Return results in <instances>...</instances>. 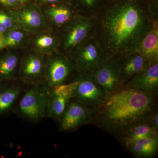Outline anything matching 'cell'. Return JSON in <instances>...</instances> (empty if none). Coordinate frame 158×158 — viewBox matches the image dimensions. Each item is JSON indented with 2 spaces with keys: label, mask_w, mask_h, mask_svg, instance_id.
<instances>
[{
  "label": "cell",
  "mask_w": 158,
  "mask_h": 158,
  "mask_svg": "<svg viewBox=\"0 0 158 158\" xmlns=\"http://www.w3.org/2000/svg\"><path fill=\"white\" fill-rule=\"evenodd\" d=\"M156 93L125 88L110 94L100 108V121L107 129L123 132L153 113Z\"/></svg>",
  "instance_id": "6da1fadb"
},
{
  "label": "cell",
  "mask_w": 158,
  "mask_h": 158,
  "mask_svg": "<svg viewBox=\"0 0 158 158\" xmlns=\"http://www.w3.org/2000/svg\"><path fill=\"white\" fill-rule=\"evenodd\" d=\"M146 23L145 15L135 4L125 3L113 8L104 20L108 44L116 52L131 51L147 27Z\"/></svg>",
  "instance_id": "7a4b0ae2"
},
{
  "label": "cell",
  "mask_w": 158,
  "mask_h": 158,
  "mask_svg": "<svg viewBox=\"0 0 158 158\" xmlns=\"http://www.w3.org/2000/svg\"><path fill=\"white\" fill-rule=\"evenodd\" d=\"M50 90L43 84L32 85L20 100L18 111L20 116L32 122L46 116Z\"/></svg>",
  "instance_id": "3957f363"
},
{
  "label": "cell",
  "mask_w": 158,
  "mask_h": 158,
  "mask_svg": "<svg viewBox=\"0 0 158 158\" xmlns=\"http://www.w3.org/2000/svg\"><path fill=\"white\" fill-rule=\"evenodd\" d=\"M79 73L72 82V99L82 104L99 110L106 98L104 90L94 81L93 74Z\"/></svg>",
  "instance_id": "277c9868"
},
{
  "label": "cell",
  "mask_w": 158,
  "mask_h": 158,
  "mask_svg": "<svg viewBox=\"0 0 158 158\" xmlns=\"http://www.w3.org/2000/svg\"><path fill=\"white\" fill-rule=\"evenodd\" d=\"M74 68L71 59L58 52L47 56L42 84L49 90L65 84Z\"/></svg>",
  "instance_id": "5b68a950"
},
{
  "label": "cell",
  "mask_w": 158,
  "mask_h": 158,
  "mask_svg": "<svg viewBox=\"0 0 158 158\" xmlns=\"http://www.w3.org/2000/svg\"><path fill=\"white\" fill-rule=\"evenodd\" d=\"M98 111V109L70 100L59 120V130L62 132L74 131L92 120Z\"/></svg>",
  "instance_id": "8992f818"
},
{
  "label": "cell",
  "mask_w": 158,
  "mask_h": 158,
  "mask_svg": "<svg viewBox=\"0 0 158 158\" xmlns=\"http://www.w3.org/2000/svg\"><path fill=\"white\" fill-rule=\"evenodd\" d=\"M46 57L35 51L21 58L18 79L26 85L42 84Z\"/></svg>",
  "instance_id": "52a82bcc"
},
{
  "label": "cell",
  "mask_w": 158,
  "mask_h": 158,
  "mask_svg": "<svg viewBox=\"0 0 158 158\" xmlns=\"http://www.w3.org/2000/svg\"><path fill=\"white\" fill-rule=\"evenodd\" d=\"M18 28L31 36L46 28L47 20L42 10L36 5H23L11 10Z\"/></svg>",
  "instance_id": "ba28073f"
},
{
  "label": "cell",
  "mask_w": 158,
  "mask_h": 158,
  "mask_svg": "<svg viewBox=\"0 0 158 158\" xmlns=\"http://www.w3.org/2000/svg\"><path fill=\"white\" fill-rule=\"evenodd\" d=\"M71 59L79 73L91 74L102 60L98 45L93 40H85L73 51Z\"/></svg>",
  "instance_id": "9c48e42d"
},
{
  "label": "cell",
  "mask_w": 158,
  "mask_h": 158,
  "mask_svg": "<svg viewBox=\"0 0 158 158\" xmlns=\"http://www.w3.org/2000/svg\"><path fill=\"white\" fill-rule=\"evenodd\" d=\"M93 77L95 83L104 90L106 98L118 90L122 82L119 65L109 60H102Z\"/></svg>",
  "instance_id": "30bf717a"
},
{
  "label": "cell",
  "mask_w": 158,
  "mask_h": 158,
  "mask_svg": "<svg viewBox=\"0 0 158 158\" xmlns=\"http://www.w3.org/2000/svg\"><path fill=\"white\" fill-rule=\"evenodd\" d=\"M72 82L64 84L50 90L46 116L59 122L69 102L72 99Z\"/></svg>",
  "instance_id": "8fae6325"
},
{
  "label": "cell",
  "mask_w": 158,
  "mask_h": 158,
  "mask_svg": "<svg viewBox=\"0 0 158 158\" xmlns=\"http://www.w3.org/2000/svg\"><path fill=\"white\" fill-rule=\"evenodd\" d=\"M65 26L63 48L67 51L74 50L85 41L91 29V25L86 19L78 17L73 18Z\"/></svg>",
  "instance_id": "7c38bea8"
},
{
  "label": "cell",
  "mask_w": 158,
  "mask_h": 158,
  "mask_svg": "<svg viewBox=\"0 0 158 158\" xmlns=\"http://www.w3.org/2000/svg\"><path fill=\"white\" fill-rule=\"evenodd\" d=\"M125 88L143 92H157L158 60L148 62L141 71L130 79Z\"/></svg>",
  "instance_id": "4fadbf2b"
},
{
  "label": "cell",
  "mask_w": 158,
  "mask_h": 158,
  "mask_svg": "<svg viewBox=\"0 0 158 158\" xmlns=\"http://www.w3.org/2000/svg\"><path fill=\"white\" fill-rule=\"evenodd\" d=\"M131 52L140 54L148 62L158 60V29L157 23H152L146 27Z\"/></svg>",
  "instance_id": "5bb4252c"
},
{
  "label": "cell",
  "mask_w": 158,
  "mask_h": 158,
  "mask_svg": "<svg viewBox=\"0 0 158 158\" xmlns=\"http://www.w3.org/2000/svg\"><path fill=\"white\" fill-rule=\"evenodd\" d=\"M31 36V44L35 52L45 56L58 52L60 40L53 31L46 28Z\"/></svg>",
  "instance_id": "9a60e30c"
},
{
  "label": "cell",
  "mask_w": 158,
  "mask_h": 158,
  "mask_svg": "<svg viewBox=\"0 0 158 158\" xmlns=\"http://www.w3.org/2000/svg\"><path fill=\"white\" fill-rule=\"evenodd\" d=\"M12 82L0 81V117L6 116L13 110L22 92V87L14 85Z\"/></svg>",
  "instance_id": "2e32d148"
},
{
  "label": "cell",
  "mask_w": 158,
  "mask_h": 158,
  "mask_svg": "<svg viewBox=\"0 0 158 158\" xmlns=\"http://www.w3.org/2000/svg\"><path fill=\"white\" fill-rule=\"evenodd\" d=\"M20 59L13 51L0 52V81H14L18 79Z\"/></svg>",
  "instance_id": "e0dca14e"
},
{
  "label": "cell",
  "mask_w": 158,
  "mask_h": 158,
  "mask_svg": "<svg viewBox=\"0 0 158 158\" xmlns=\"http://www.w3.org/2000/svg\"><path fill=\"white\" fill-rule=\"evenodd\" d=\"M148 118L133 125L123 131V142L127 148L138 140L158 135V131L152 127Z\"/></svg>",
  "instance_id": "ac0fdd59"
},
{
  "label": "cell",
  "mask_w": 158,
  "mask_h": 158,
  "mask_svg": "<svg viewBox=\"0 0 158 158\" xmlns=\"http://www.w3.org/2000/svg\"><path fill=\"white\" fill-rule=\"evenodd\" d=\"M47 21L57 27L66 25L73 18L72 11L64 6H50L43 11Z\"/></svg>",
  "instance_id": "d6986e66"
},
{
  "label": "cell",
  "mask_w": 158,
  "mask_h": 158,
  "mask_svg": "<svg viewBox=\"0 0 158 158\" xmlns=\"http://www.w3.org/2000/svg\"><path fill=\"white\" fill-rule=\"evenodd\" d=\"M127 148L138 157H152L157 152L158 135L138 140Z\"/></svg>",
  "instance_id": "ffe728a7"
},
{
  "label": "cell",
  "mask_w": 158,
  "mask_h": 158,
  "mask_svg": "<svg viewBox=\"0 0 158 158\" xmlns=\"http://www.w3.org/2000/svg\"><path fill=\"white\" fill-rule=\"evenodd\" d=\"M120 67L122 82L130 80L139 73L147 64L148 61L140 54L133 52Z\"/></svg>",
  "instance_id": "44dd1931"
},
{
  "label": "cell",
  "mask_w": 158,
  "mask_h": 158,
  "mask_svg": "<svg viewBox=\"0 0 158 158\" xmlns=\"http://www.w3.org/2000/svg\"><path fill=\"white\" fill-rule=\"evenodd\" d=\"M31 35L22 29L16 28L10 30L4 35L5 49L22 48L31 40Z\"/></svg>",
  "instance_id": "7402d4cb"
},
{
  "label": "cell",
  "mask_w": 158,
  "mask_h": 158,
  "mask_svg": "<svg viewBox=\"0 0 158 158\" xmlns=\"http://www.w3.org/2000/svg\"><path fill=\"white\" fill-rule=\"evenodd\" d=\"M18 28L10 9H0V34L5 35L10 30Z\"/></svg>",
  "instance_id": "603a6c76"
},
{
  "label": "cell",
  "mask_w": 158,
  "mask_h": 158,
  "mask_svg": "<svg viewBox=\"0 0 158 158\" xmlns=\"http://www.w3.org/2000/svg\"><path fill=\"white\" fill-rule=\"evenodd\" d=\"M0 4L4 9L14 10L22 6L20 0H0Z\"/></svg>",
  "instance_id": "cb8c5ba5"
},
{
  "label": "cell",
  "mask_w": 158,
  "mask_h": 158,
  "mask_svg": "<svg viewBox=\"0 0 158 158\" xmlns=\"http://www.w3.org/2000/svg\"><path fill=\"white\" fill-rule=\"evenodd\" d=\"M148 121L154 128L158 130V114L157 112L152 113L148 118Z\"/></svg>",
  "instance_id": "d4e9b609"
},
{
  "label": "cell",
  "mask_w": 158,
  "mask_h": 158,
  "mask_svg": "<svg viewBox=\"0 0 158 158\" xmlns=\"http://www.w3.org/2000/svg\"><path fill=\"white\" fill-rule=\"evenodd\" d=\"M5 49L4 35L0 34V52Z\"/></svg>",
  "instance_id": "484cf974"
},
{
  "label": "cell",
  "mask_w": 158,
  "mask_h": 158,
  "mask_svg": "<svg viewBox=\"0 0 158 158\" xmlns=\"http://www.w3.org/2000/svg\"><path fill=\"white\" fill-rule=\"evenodd\" d=\"M38 2L44 4L46 3H53L59 2L60 0H37Z\"/></svg>",
  "instance_id": "4316f807"
},
{
  "label": "cell",
  "mask_w": 158,
  "mask_h": 158,
  "mask_svg": "<svg viewBox=\"0 0 158 158\" xmlns=\"http://www.w3.org/2000/svg\"><path fill=\"white\" fill-rule=\"evenodd\" d=\"M84 1L87 5L89 6L93 5L94 2V0H84Z\"/></svg>",
  "instance_id": "83f0119b"
},
{
  "label": "cell",
  "mask_w": 158,
  "mask_h": 158,
  "mask_svg": "<svg viewBox=\"0 0 158 158\" xmlns=\"http://www.w3.org/2000/svg\"><path fill=\"white\" fill-rule=\"evenodd\" d=\"M20 1L23 5H25V4L27 2L28 0H20Z\"/></svg>",
  "instance_id": "f1b7e54d"
}]
</instances>
